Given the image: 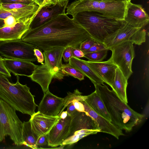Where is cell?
<instances>
[{
	"mask_svg": "<svg viewBox=\"0 0 149 149\" xmlns=\"http://www.w3.org/2000/svg\"><path fill=\"white\" fill-rule=\"evenodd\" d=\"M90 37L83 26L65 13L38 27L29 29L21 39L44 51L56 47H79L82 42Z\"/></svg>",
	"mask_w": 149,
	"mask_h": 149,
	"instance_id": "cell-1",
	"label": "cell"
},
{
	"mask_svg": "<svg viewBox=\"0 0 149 149\" xmlns=\"http://www.w3.org/2000/svg\"><path fill=\"white\" fill-rule=\"evenodd\" d=\"M95 91L102 100L111 122L121 130L130 132L140 123L144 116L135 111L103 83L94 85Z\"/></svg>",
	"mask_w": 149,
	"mask_h": 149,
	"instance_id": "cell-2",
	"label": "cell"
},
{
	"mask_svg": "<svg viewBox=\"0 0 149 149\" xmlns=\"http://www.w3.org/2000/svg\"><path fill=\"white\" fill-rule=\"evenodd\" d=\"M7 78L0 74V98L16 110L32 116L36 113L35 110L38 105L30 88L26 84L19 82L18 76H17L15 83L10 82Z\"/></svg>",
	"mask_w": 149,
	"mask_h": 149,
	"instance_id": "cell-3",
	"label": "cell"
},
{
	"mask_svg": "<svg viewBox=\"0 0 149 149\" xmlns=\"http://www.w3.org/2000/svg\"><path fill=\"white\" fill-rule=\"evenodd\" d=\"M97 42L103 43L105 39L120 28L125 23L104 15L95 11H84L72 17Z\"/></svg>",
	"mask_w": 149,
	"mask_h": 149,
	"instance_id": "cell-4",
	"label": "cell"
},
{
	"mask_svg": "<svg viewBox=\"0 0 149 149\" xmlns=\"http://www.w3.org/2000/svg\"><path fill=\"white\" fill-rule=\"evenodd\" d=\"M128 3L92 0H76L67 6L66 13L73 17L81 12L95 11L109 17L124 20Z\"/></svg>",
	"mask_w": 149,
	"mask_h": 149,
	"instance_id": "cell-5",
	"label": "cell"
},
{
	"mask_svg": "<svg viewBox=\"0 0 149 149\" xmlns=\"http://www.w3.org/2000/svg\"><path fill=\"white\" fill-rule=\"evenodd\" d=\"M16 110L0 98V142L10 136L17 146L23 145V123L20 120Z\"/></svg>",
	"mask_w": 149,
	"mask_h": 149,
	"instance_id": "cell-6",
	"label": "cell"
},
{
	"mask_svg": "<svg viewBox=\"0 0 149 149\" xmlns=\"http://www.w3.org/2000/svg\"><path fill=\"white\" fill-rule=\"evenodd\" d=\"M146 32L142 28L133 27L125 22L115 32L107 37L103 44L109 50L123 42L129 41L139 45L145 42Z\"/></svg>",
	"mask_w": 149,
	"mask_h": 149,
	"instance_id": "cell-7",
	"label": "cell"
},
{
	"mask_svg": "<svg viewBox=\"0 0 149 149\" xmlns=\"http://www.w3.org/2000/svg\"><path fill=\"white\" fill-rule=\"evenodd\" d=\"M37 48L21 39L1 41L0 55L7 58L35 61L37 59L34 50Z\"/></svg>",
	"mask_w": 149,
	"mask_h": 149,
	"instance_id": "cell-8",
	"label": "cell"
},
{
	"mask_svg": "<svg viewBox=\"0 0 149 149\" xmlns=\"http://www.w3.org/2000/svg\"><path fill=\"white\" fill-rule=\"evenodd\" d=\"M133 44L131 42L126 41L109 50L112 52L109 59L117 66L127 80L133 73L132 63L135 56Z\"/></svg>",
	"mask_w": 149,
	"mask_h": 149,
	"instance_id": "cell-9",
	"label": "cell"
},
{
	"mask_svg": "<svg viewBox=\"0 0 149 149\" xmlns=\"http://www.w3.org/2000/svg\"><path fill=\"white\" fill-rule=\"evenodd\" d=\"M69 1L61 0L56 4L41 8L31 23L29 29L38 27L55 16L65 13Z\"/></svg>",
	"mask_w": 149,
	"mask_h": 149,
	"instance_id": "cell-10",
	"label": "cell"
},
{
	"mask_svg": "<svg viewBox=\"0 0 149 149\" xmlns=\"http://www.w3.org/2000/svg\"><path fill=\"white\" fill-rule=\"evenodd\" d=\"M71 116L64 119L60 117L58 122L46 134L47 145L52 147L61 146L67 138L69 130Z\"/></svg>",
	"mask_w": 149,
	"mask_h": 149,
	"instance_id": "cell-11",
	"label": "cell"
},
{
	"mask_svg": "<svg viewBox=\"0 0 149 149\" xmlns=\"http://www.w3.org/2000/svg\"><path fill=\"white\" fill-rule=\"evenodd\" d=\"M124 20L133 27L142 28L148 23L149 17L142 5L130 1L127 5Z\"/></svg>",
	"mask_w": 149,
	"mask_h": 149,
	"instance_id": "cell-12",
	"label": "cell"
},
{
	"mask_svg": "<svg viewBox=\"0 0 149 149\" xmlns=\"http://www.w3.org/2000/svg\"><path fill=\"white\" fill-rule=\"evenodd\" d=\"M104 82L111 86L114 81L117 66L109 59L107 61L93 62L84 60Z\"/></svg>",
	"mask_w": 149,
	"mask_h": 149,
	"instance_id": "cell-13",
	"label": "cell"
},
{
	"mask_svg": "<svg viewBox=\"0 0 149 149\" xmlns=\"http://www.w3.org/2000/svg\"><path fill=\"white\" fill-rule=\"evenodd\" d=\"M44 93L38 107V111L47 116H57L64 106V98L53 95L49 90Z\"/></svg>",
	"mask_w": 149,
	"mask_h": 149,
	"instance_id": "cell-14",
	"label": "cell"
},
{
	"mask_svg": "<svg viewBox=\"0 0 149 149\" xmlns=\"http://www.w3.org/2000/svg\"><path fill=\"white\" fill-rule=\"evenodd\" d=\"M71 116V119L67 138L81 130H99L95 120L86 112H80L76 110Z\"/></svg>",
	"mask_w": 149,
	"mask_h": 149,
	"instance_id": "cell-15",
	"label": "cell"
},
{
	"mask_svg": "<svg viewBox=\"0 0 149 149\" xmlns=\"http://www.w3.org/2000/svg\"><path fill=\"white\" fill-rule=\"evenodd\" d=\"M60 118L58 116H49L38 111L31 116L29 120L33 131L39 137L48 133Z\"/></svg>",
	"mask_w": 149,
	"mask_h": 149,
	"instance_id": "cell-16",
	"label": "cell"
},
{
	"mask_svg": "<svg viewBox=\"0 0 149 149\" xmlns=\"http://www.w3.org/2000/svg\"><path fill=\"white\" fill-rule=\"evenodd\" d=\"M84 105L85 112L95 121L100 132L110 134L118 139L120 136L124 135L122 130L111 121L101 116L93 110L84 100L79 101Z\"/></svg>",
	"mask_w": 149,
	"mask_h": 149,
	"instance_id": "cell-17",
	"label": "cell"
},
{
	"mask_svg": "<svg viewBox=\"0 0 149 149\" xmlns=\"http://www.w3.org/2000/svg\"><path fill=\"white\" fill-rule=\"evenodd\" d=\"M36 16L20 21L13 26L0 27V41L21 39L23 35L29 29Z\"/></svg>",
	"mask_w": 149,
	"mask_h": 149,
	"instance_id": "cell-18",
	"label": "cell"
},
{
	"mask_svg": "<svg viewBox=\"0 0 149 149\" xmlns=\"http://www.w3.org/2000/svg\"><path fill=\"white\" fill-rule=\"evenodd\" d=\"M3 60L8 71L15 76L29 77L37 66L31 61L24 60L6 58Z\"/></svg>",
	"mask_w": 149,
	"mask_h": 149,
	"instance_id": "cell-19",
	"label": "cell"
},
{
	"mask_svg": "<svg viewBox=\"0 0 149 149\" xmlns=\"http://www.w3.org/2000/svg\"><path fill=\"white\" fill-rule=\"evenodd\" d=\"M40 9L39 6L35 2L16 9L8 10L0 7V19H3L8 16H12L20 22L36 16Z\"/></svg>",
	"mask_w": 149,
	"mask_h": 149,
	"instance_id": "cell-20",
	"label": "cell"
},
{
	"mask_svg": "<svg viewBox=\"0 0 149 149\" xmlns=\"http://www.w3.org/2000/svg\"><path fill=\"white\" fill-rule=\"evenodd\" d=\"M55 74L44 63L41 65H37L29 77L33 81L40 85L44 93L49 90V86Z\"/></svg>",
	"mask_w": 149,
	"mask_h": 149,
	"instance_id": "cell-21",
	"label": "cell"
},
{
	"mask_svg": "<svg viewBox=\"0 0 149 149\" xmlns=\"http://www.w3.org/2000/svg\"><path fill=\"white\" fill-rule=\"evenodd\" d=\"M65 48L54 47L43 52L44 63L55 74L59 71L63 64L62 54Z\"/></svg>",
	"mask_w": 149,
	"mask_h": 149,
	"instance_id": "cell-22",
	"label": "cell"
},
{
	"mask_svg": "<svg viewBox=\"0 0 149 149\" xmlns=\"http://www.w3.org/2000/svg\"><path fill=\"white\" fill-rule=\"evenodd\" d=\"M84 100L95 112L111 122L110 116L100 95L95 91L85 96Z\"/></svg>",
	"mask_w": 149,
	"mask_h": 149,
	"instance_id": "cell-23",
	"label": "cell"
},
{
	"mask_svg": "<svg viewBox=\"0 0 149 149\" xmlns=\"http://www.w3.org/2000/svg\"><path fill=\"white\" fill-rule=\"evenodd\" d=\"M68 63L89 78L94 85L103 83L102 80L86 64L84 60L72 57L69 60Z\"/></svg>",
	"mask_w": 149,
	"mask_h": 149,
	"instance_id": "cell-24",
	"label": "cell"
},
{
	"mask_svg": "<svg viewBox=\"0 0 149 149\" xmlns=\"http://www.w3.org/2000/svg\"><path fill=\"white\" fill-rule=\"evenodd\" d=\"M127 80L117 67L114 81L111 86L120 98L127 104L128 103L126 93Z\"/></svg>",
	"mask_w": 149,
	"mask_h": 149,
	"instance_id": "cell-25",
	"label": "cell"
},
{
	"mask_svg": "<svg viewBox=\"0 0 149 149\" xmlns=\"http://www.w3.org/2000/svg\"><path fill=\"white\" fill-rule=\"evenodd\" d=\"M22 130L23 145L32 149H37L36 143L38 137L33 131L29 120L24 121Z\"/></svg>",
	"mask_w": 149,
	"mask_h": 149,
	"instance_id": "cell-26",
	"label": "cell"
},
{
	"mask_svg": "<svg viewBox=\"0 0 149 149\" xmlns=\"http://www.w3.org/2000/svg\"><path fill=\"white\" fill-rule=\"evenodd\" d=\"M70 76L80 81L84 79V75L76 68L68 64H63L59 71L56 73L54 78L61 80L65 76Z\"/></svg>",
	"mask_w": 149,
	"mask_h": 149,
	"instance_id": "cell-27",
	"label": "cell"
},
{
	"mask_svg": "<svg viewBox=\"0 0 149 149\" xmlns=\"http://www.w3.org/2000/svg\"><path fill=\"white\" fill-rule=\"evenodd\" d=\"M100 132L98 130H92L84 129L77 131L73 134L66 139L62 143L61 146L71 145L77 142L78 141L89 135L96 134Z\"/></svg>",
	"mask_w": 149,
	"mask_h": 149,
	"instance_id": "cell-28",
	"label": "cell"
},
{
	"mask_svg": "<svg viewBox=\"0 0 149 149\" xmlns=\"http://www.w3.org/2000/svg\"><path fill=\"white\" fill-rule=\"evenodd\" d=\"M85 97V96L82 95L81 93L77 89L75 90L73 93L68 92L67 95L64 98V106L58 116H60L61 113L69 104L72 102L73 101L76 100H84Z\"/></svg>",
	"mask_w": 149,
	"mask_h": 149,
	"instance_id": "cell-29",
	"label": "cell"
},
{
	"mask_svg": "<svg viewBox=\"0 0 149 149\" xmlns=\"http://www.w3.org/2000/svg\"><path fill=\"white\" fill-rule=\"evenodd\" d=\"M108 50L84 53V57L93 62L102 61L107 56Z\"/></svg>",
	"mask_w": 149,
	"mask_h": 149,
	"instance_id": "cell-30",
	"label": "cell"
},
{
	"mask_svg": "<svg viewBox=\"0 0 149 149\" xmlns=\"http://www.w3.org/2000/svg\"><path fill=\"white\" fill-rule=\"evenodd\" d=\"M96 42H97L94 39L90 37L82 42L80 44L79 48L83 51H86Z\"/></svg>",
	"mask_w": 149,
	"mask_h": 149,
	"instance_id": "cell-31",
	"label": "cell"
},
{
	"mask_svg": "<svg viewBox=\"0 0 149 149\" xmlns=\"http://www.w3.org/2000/svg\"><path fill=\"white\" fill-rule=\"evenodd\" d=\"M28 5L19 3H1V7L6 9H16L24 8Z\"/></svg>",
	"mask_w": 149,
	"mask_h": 149,
	"instance_id": "cell-32",
	"label": "cell"
},
{
	"mask_svg": "<svg viewBox=\"0 0 149 149\" xmlns=\"http://www.w3.org/2000/svg\"><path fill=\"white\" fill-rule=\"evenodd\" d=\"M106 50H109L103 43L96 42L89 49L83 52L84 53H85Z\"/></svg>",
	"mask_w": 149,
	"mask_h": 149,
	"instance_id": "cell-33",
	"label": "cell"
},
{
	"mask_svg": "<svg viewBox=\"0 0 149 149\" xmlns=\"http://www.w3.org/2000/svg\"><path fill=\"white\" fill-rule=\"evenodd\" d=\"M73 47L72 46H68L64 49L62 54V57L65 62H69L70 59L73 57L72 51Z\"/></svg>",
	"mask_w": 149,
	"mask_h": 149,
	"instance_id": "cell-34",
	"label": "cell"
},
{
	"mask_svg": "<svg viewBox=\"0 0 149 149\" xmlns=\"http://www.w3.org/2000/svg\"><path fill=\"white\" fill-rule=\"evenodd\" d=\"M19 22L14 17L12 16H8L3 19V27H10L15 26L17 22ZM2 26V27H3Z\"/></svg>",
	"mask_w": 149,
	"mask_h": 149,
	"instance_id": "cell-35",
	"label": "cell"
},
{
	"mask_svg": "<svg viewBox=\"0 0 149 149\" xmlns=\"http://www.w3.org/2000/svg\"><path fill=\"white\" fill-rule=\"evenodd\" d=\"M34 2V0H0L1 3H19L29 4Z\"/></svg>",
	"mask_w": 149,
	"mask_h": 149,
	"instance_id": "cell-36",
	"label": "cell"
},
{
	"mask_svg": "<svg viewBox=\"0 0 149 149\" xmlns=\"http://www.w3.org/2000/svg\"><path fill=\"white\" fill-rule=\"evenodd\" d=\"M0 74L8 78H10L11 76L10 73L6 67L3 59H0Z\"/></svg>",
	"mask_w": 149,
	"mask_h": 149,
	"instance_id": "cell-37",
	"label": "cell"
},
{
	"mask_svg": "<svg viewBox=\"0 0 149 149\" xmlns=\"http://www.w3.org/2000/svg\"><path fill=\"white\" fill-rule=\"evenodd\" d=\"M34 55L36 57L38 62L42 64H44V57L42 50L37 48L34 50Z\"/></svg>",
	"mask_w": 149,
	"mask_h": 149,
	"instance_id": "cell-38",
	"label": "cell"
},
{
	"mask_svg": "<svg viewBox=\"0 0 149 149\" xmlns=\"http://www.w3.org/2000/svg\"><path fill=\"white\" fill-rule=\"evenodd\" d=\"M73 57L78 58L84 57V54L79 47H74L72 49Z\"/></svg>",
	"mask_w": 149,
	"mask_h": 149,
	"instance_id": "cell-39",
	"label": "cell"
},
{
	"mask_svg": "<svg viewBox=\"0 0 149 149\" xmlns=\"http://www.w3.org/2000/svg\"><path fill=\"white\" fill-rule=\"evenodd\" d=\"M46 134H43L38 137L36 143L38 146H43L47 145Z\"/></svg>",
	"mask_w": 149,
	"mask_h": 149,
	"instance_id": "cell-40",
	"label": "cell"
},
{
	"mask_svg": "<svg viewBox=\"0 0 149 149\" xmlns=\"http://www.w3.org/2000/svg\"><path fill=\"white\" fill-rule=\"evenodd\" d=\"M76 109L80 112H85L83 104L78 100H74L73 102Z\"/></svg>",
	"mask_w": 149,
	"mask_h": 149,
	"instance_id": "cell-41",
	"label": "cell"
},
{
	"mask_svg": "<svg viewBox=\"0 0 149 149\" xmlns=\"http://www.w3.org/2000/svg\"><path fill=\"white\" fill-rule=\"evenodd\" d=\"M66 107L68 114L70 116L76 110L72 102L69 104Z\"/></svg>",
	"mask_w": 149,
	"mask_h": 149,
	"instance_id": "cell-42",
	"label": "cell"
},
{
	"mask_svg": "<svg viewBox=\"0 0 149 149\" xmlns=\"http://www.w3.org/2000/svg\"><path fill=\"white\" fill-rule=\"evenodd\" d=\"M98 1H124L128 2L132 0H92Z\"/></svg>",
	"mask_w": 149,
	"mask_h": 149,
	"instance_id": "cell-43",
	"label": "cell"
},
{
	"mask_svg": "<svg viewBox=\"0 0 149 149\" xmlns=\"http://www.w3.org/2000/svg\"><path fill=\"white\" fill-rule=\"evenodd\" d=\"M68 114L66 111H63L60 114L59 116L61 118L64 119L66 118Z\"/></svg>",
	"mask_w": 149,
	"mask_h": 149,
	"instance_id": "cell-44",
	"label": "cell"
},
{
	"mask_svg": "<svg viewBox=\"0 0 149 149\" xmlns=\"http://www.w3.org/2000/svg\"><path fill=\"white\" fill-rule=\"evenodd\" d=\"M34 2L38 5L40 9L44 0H34Z\"/></svg>",
	"mask_w": 149,
	"mask_h": 149,
	"instance_id": "cell-45",
	"label": "cell"
},
{
	"mask_svg": "<svg viewBox=\"0 0 149 149\" xmlns=\"http://www.w3.org/2000/svg\"><path fill=\"white\" fill-rule=\"evenodd\" d=\"M3 19H0V28L3 26Z\"/></svg>",
	"mask_w": 149,
	"mask_h": 149,
	"instance_id": "cell-46",
	"label": "cell"
},
{
	"mask_svg": "<svg viewBox=\"0 0 149 149\" xmlns=\"http://www.w3.org/2000/svg\"><path fill=\"white\" fill-rule=\"evenodd\" d=\"M3 59L2 57L0 55V59Z\"/></svg>",
	"mask_w": 149,
	"mask_h": 149,
	"instance_id": "cell-47",
	"label": "cell"
},
{
	"mask_svg": "<svg viewBox=\"0 0 149 149\" xmlns=\"http://www.w3.org/2000/svg\"><path fill=\"white\" fill-rule=\"evenodd\" d=\"M1 6V3H0V7Z\"/></svg>",
	"mask_w": 149,
	"mask_h": 149,
	"instance_id": "cell-48",
	"label": "cell"
}]
</instances>
